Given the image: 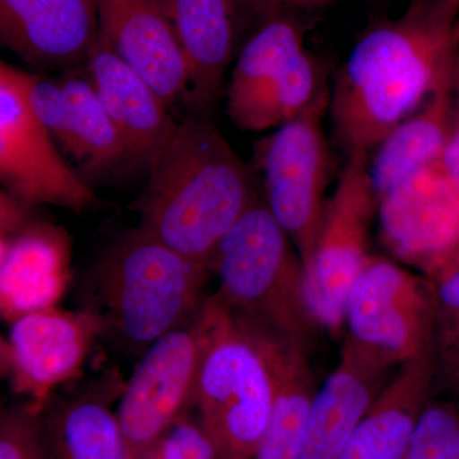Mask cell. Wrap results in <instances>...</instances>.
Masks as SVG:
<instances>
[{
	"label": "cell",
	"mask_w": 459,
	"mask_h": 459,
	"mask_svg": "<svg viewBox=\"0 0 459 459\" xmlns=\"http://www.w3.org/2000/svg\"><path fill=\"white\" fill-rule=\"evenodd\" d=\"M98 39L169 108L188 91V72L162 0H96Z\"/></svg>",
	"instance_id": "13"
},
{
	"label": "cell",
	"mask_w": 459,
	"mask_h": 459,
	"mask_svg": "<svg viewBox=\"0 0 459 459\" xmlns=\"http://www.w3.org/2000/svg\"><path fill=\"white\" fill-rule=\"evenodd\" d=\"M210 267L140 228L108 247L93 270V307L105 334L122 351L141 356L188 323L204 303Z\"/></svg>",
	"instance_id": "4"
},
{
	"label": "cell",
	"mask_w": 459,
	"mask_h": 459,
	"mask_svg": "<svg viewBox=\"0 0 459 459\" xmlns=\"http://www.w3.org/2000/svg\"><path fill=\"white\" fill-rule=\"evenodd\" d=\"M0 186L27 207L82 212L95 204L89 181L65 161L27 108L16 68L0 62Z\"/></svg>",
	"instance_id": "10"
},
{
	"label": "cell",
	"mask_w": 459,
	"mask_h": 459,
	"mask_svg": "<svg viewBox=\"0 0 459 459\" xmlns=\"http://www.w3.org/2000/svg\"><path fill=\"white\" fill-rule=\"evenodd\" d=\"M186 72L189 99L201 110L221 91L237 40L234 0H162Z\"/></svg>",
	"instance_id": "18"
},
{
	"label": "cell",
	"mask_w": 459,
	"mask_h": 459,
	"mask_svg": "<svg viewBox=\"0 0 459 459\" xmlns=\"http://www.w3.org/2000/svg\"><path fill=\"white\" fill-rule=\"evenodd\" d=\"M12 371V353L8 340L0 336V377H9Z\"/></svg>",
	"instance_id": "34"
},
{
	"label": "cell",
	"mask_w": 459,
	"mask_h": 459,
	"mask_svg": "<svg viewBox=\"0 0 459 459\" xmlns=\"http://www.w3.org/2000/svg\"><path fill=\"white\" fill-rule=\"evenodd\" d=\"M325 87L316 60L304 50L273 82L231 117L232 123L247 132L279 128L303 113Z\"/></svg>",
	"instance_id": "25"
},
{
	"label": "cell",
	"mask_w": 459,
	"mask_h": 459,
	"mask_svg": "<svg viewBox=\"0 0 459 459\" xmlns=\"http://www.w3.org/2000/svg\"><path fill=\"white\" fill-rule=\"evenodd\" d=\"M328 107L325 87L303 113L272 133L259 151L265 205L294 244L304 270L312 259L325 204L329 152L322 122Z\"/></svg>",
	"instance_id": "7"
},
{
	"label": "cell",
	"mask_w": 459,
	"mask_h": 459,
	"mask_svg": "<svg viewBox=\"0 0 459 459\" xmlns=\"http://www.w3.org/2000/svg\"><path fill=\"white\" fill-rule=\"evenodd\" d=\"M147 169L141 228L205 264L258 201L249 166L208 120L190 117L175 124Z\"/></svg>",
	"instance_id": "2"
},
{
	"label": "cell",
	"mask_w": 459,
	"mask_h": 459,
	"mask_svg": "<svg viewBox=\"0 0 459 459\" xmlns=\"http://www.w3.org/2000/svg\"><path fill=\"white\" fill-rule=\"evenodd\" d=\"M98 319L89 310L51 307L12 322V388L36 406L45 407L57 386L80 376L96 337Z\"/></svg>",
	"instance_id": "12"
},
{
	"label": "cell",
	"mask_w": 459,
	"mask_h": 459,
	"mask_svg": "<svg viewBox=\"0 0 459 459\" xmlns=\"http://www.w3.org/2000/svg\"><path fill=\"white\" fill-rule=\"evenodd\" d=\"M71 108L74 150L72 156L87 175H101L131 162L117 126L102 107L89 78L60 81Z\"/></svg>",
	"instance_id": "24"
},
{
	"label": "cell",
	"mask_w": 459,
	"mask_h": 459,
	"mask_svg": "<svg viewBox=\"0 0 459 459\" xmlns=\"http://www.w3.org/2000/svg\"><path fill=\"white\" fill-rule=\"evenodd\" d=\"M144 459H220L210 437L189 415L178 420Z\"/></svg>",
	"instance_id": "29"
},
{
	"label": "cell",
	"mask_w": 459,
	"mask_h": 459,
	"mask_svg": "<svg viewBox=\"0 0 459 459\" xmlns=\"http://www.w3.org/2000/svg\"><path fill=\"white\" fill-rule=\"evenodd\" d=\"M435 13L446 20H459V0H429Z\"/></svg>",
	"instance_id": "33"
},
{
	"label": "cell",
	"mask_w": 459,
	"mask_h": 459,
	"mask_svg": "<svg viewBox=\"0 0 459 459\" xmlns=\"http://www.w3.org/2000/svg\"><path fill=\"white\" fill-rule=\"evenodd\" d=\"M404 459H459V413L443 404H425Z\"/></svg>",
	"instance_id": "28"
},
{
	"label": "cell",
	"mask_w": 459,
	"mask_h": 459,
	"mask_svg": "<svg viewBox=\"0 0 459 459\" xmlns=\"http://www.w3.org/2000/svg\"><path fill=\"white\" fill-rule=\"evenodd\" d=\"M238 7H250L255 9H267L279 4L281 0H234Z\"/></svg>",
	"instance_id": "35"
},
{
	"label": "cell",
	"mask_w": 459,
	"mask_h": 459,
	"mask_svg": "<svg viewBox=\"0 0 459 459\" xmlns=\"http://www.w3.org/2000/svg\"><path fill=\"white\" fill-rule=\"evenodd\" d=\"M434 281L440 307L455 322V332L459 336V264L443 272Z\"/></svg>",
	"instance_id": "31"
},
{
	"label": "cell",
	"mask_w": 459,
	"mask_h": 459,
	"mask_svg": "<svg viewBox=\"0 0 459 459\" xmlns=\"http://www.w3.org/2000/svg\"><path fill=\"white\" fill-rule=\"evenodd\" d=\"M113 394L86 391L42 410L48 459H131Z\"/></svg>",
	"instance_id": "21"
},
{
	"label": "cell",
	"mask_w": 459,
	"mask_h": 459,
	"mask_svg": "<svg viewBox=\"0 0 459 459\" xmlns=\"http://www.w3.org/2000/svg\"><path fill=\"white\" fill-rule=\"evenodd\" d=\"M201 353L197 314L142 353L115 410L131 459L146 458L172 425L188 415Z\"/></svg>",
	"instance_id": "9"
},
{
	"label": "cell",
	"mask_w": 459,
	"mask_h": 459,
	"mask_svg": "<svg viewBox=\"0 0 459 459\" xmlns=\"http://www.w3.org/2000/svg\"><path fill=\"white\" fill-rule=\"evenodd\" d=\"M433 368L430 346L401 364L371 402L340 459H404L425 407Z\"/></svg>",
	"instance_id": "19"
},
{
	"label": "cell",
	"mask_w": 459,
	"mask_h": 459,
	"mask_svg": "<svg viewBox=\"0 0 459 459\" xmlns=\"http://www.w3.org/2000/svg\"><path fill=\"white\" fill-rule=\"evenodd\" d=\"M16 78L27 108L54 142L71 153L74 150L71 108L62 82L16 68Z\"/></svg>",
	"instance_id": "26"
},
{
	"label": "cell",
	"mask_w": 459,
	"mask_h": 459,
	"mask_svg": "<svg viewBox=\"0 0 459 459\" xmlns=\"http://www.w3.org/2000/svg\"><path fill=\"white\" fill-rule=\"evenodd\" d=\"M71 243L50 223L30 222L9 241L0 262V318L56 307L71 280Z\"/></svg>",
	"instance_id": "16"
},
{
	"label": "cell",
	"mask_w": 459,
	"mask_h": 459,
	"mask_svg": "<svg viewBox=\"0 0 459 459\" xmlns=\"http://www.w3.org/2000/svg\"><path fill=\"white\" fill-rule=\"evenodd\" d=\"M457 80V78H455ZM455 81L443 84L421 108L398 124L377 146L369 174L376 198L429 166L439 164L451 137Z\"/></svg>",
	"instance_id": "20"
},
{
	"label": "cell",
	"mask_w": 459,
	"mask_h": 459,
	"mask_svg": "<svg viewBox=\"0 0 459 459\" xmlns=\"http://www.w3.org/2000/svg\"><path fill=\"white\" fill-rule=\"evenodd\" d=\"M455 90L458 91L457 113H455L451 137H449L442 159H440V166H442L444 174L459 193V86L457 82H455Z\"/></svg>",
	"instance_id": "32"
},
{
	"label": "cell",
	"mask_w": 459,
	"mask_h": 459,
	"mask_svg": "<svg viewBox=\"0 0 459 459\" xmlns=\"http://www.w3.org/2000/svg\"><path fill=\"white\" fill-rule=\"evenodd\" d=\"M369 153L349 155L337 188L325 202L312 259L305 270L307 300L320 327L340 333L353 283L369 258L377 198Z\"/></svg>",
	"instance_id": "6"
},
{
	"label": "cell",
	"mask_w": 459,
	"mask_h": 459,
	"mask_svg": "<svg viewBox=\"0 0 459 459\" xmlns=\"http://www.w3.org/2000/svg\"><path fill=\"white\" fill-rule=\"evenodd\" d=\"M201 362L192 409L220 459H250L272 407L273 334L228 307L216 294L197 313Z\"/></svg>",
	"instance_id": "3"
},
{
	"label": "cell",
	"mask_w": 459,
	"mask_h": 459,
	"mask_svg": "<svg viewBox=\"0 0 459 459\" xmlns=\"http://www.w3.org/2000/svg\"><path fill=\"white\" fill-rule=\"evenodd\" d=\"M9 241H11V238H0V262L3 261L5 253H7Z\"/></svg>",
	"instance_id": "36"
},
{
	"label": "cell",
	"mask_w": 459,
	"mask_h": 459,
	"mask_svg": "<svg viewBox=\"0 0 459 459\" xmlns=\"http://www.w3.org/2000/svg\"><path fill=\"white\" fill-rule=\"evenodd\" d=\"M344 325V343L391 370L430 346V300L418 277L369 255L350 292Z\"/></svg>",
	"instance_id": "8"
},
{
	"label": "cell",
	"mask_w": 459,
	"mask_h": 459,
	"mask_svg": "<svg viewBox=\"0 0 459 459\" xmlns=\"http://www.w3.org/2000/svg\"><path fill=\"white\" fill-rule=\"evenodd\" d=\"M44 407L0 402V459H48Z\"/></svg>",
	"instance_id": "27"
},
{
	"label": "cell",
	"mask_w": 459,
	"mask_h": 459,
	"mask_svg": "<svg viewBox=\"0 0 459 459\" xmlns=\"http://www.w3.org/2000/svg\"><path fill=\"white\" fill-rule=\"evenodd\" d=\"M459 20L420 2L400 20L365 33L329 96L338 140L349 155L369 153L425 100L457 78Z\"/></svg>",
	"instance_id": "1"
},
{
	"label": "cell",
	"mask_w": 459,
	"mask_h": 459,
	"mask_svg": "<svg viewBox=\"0 0 459 459\" xmlns=\"http://www.w3.org/2000/svg\"><path fill=\"white\" fill-rule=\"evenodd\" d=\"M30 222V207L0 186V238L16 237Z\"/></svg>",
	"instance_id": "30"
},
{
	"label": "cell",
	"mask_w": 459,
	"mask_h": 459,
	"mask_svg": "<svg viewBox=\"0 0 459 459\" xmlns=\"http://www.w3.org/2000/svg\"><path fill=\"white\" fill-rule=\"evenodd\" d=\"M377 213L395 258L433 280L459 264V193L440 162L377 197Z\"/></svg>",
	"instance_id": "11"
},
{
	"label": "cell",
	"mask_w": 459,
	"mask_h": 459,
	"mask_svg": "<svg viewBox=\"0 0 459 459\" xmlns=\"http://www.w3.org/2000/svg\"><path fill=\"white\" fill-rule=\"evenodd\" d=\"M455 82H457L459 86V63H458V69H457V80H455Z\"/></svg>",
	"instance_id": "37"
},
{
	"label": "cell",
	"mask_w": 459,
	"mask_h": 459,
	"mask_svg": "<svg viewBox=\"0 0 459 459\" xmlns=\"http://www.w3.org/2000/svg\"><path fill=\"white\" fill-rule=\"evenodd\" d=\"M304 50L303 31L294 21L276 17L265 22L238 54L228 89L230 117L273 82Z\"/></svg>",
	"instance_id": "23"
},
{
	"label": "cell",
	"mask_w": 459,
	"mask_h": 459,
	"mask_svg": "<svg viewBox=\"0 0 459 459\" xmlns=\"http://www.w3.org/2000/svg\"><path fill=\"white\" fill-rule=\"evenodd\" d=\"M216 295L235 312L307 350L320 328L307 300L300 256L265 204L255 202L208 263Z\"/></svg>",
	"instance_id": "5"
},
{
	"label": "cell",
	"mask_w": 459,
	"mask_h": 459,
	"mask_svg": "<svg viewBox=\"0 0 459 459\" xmlns=\"http://www.w3.org/2000/svg\"><path fill=\"white\" fill-rule=\"evenodd\" d=\"M386 373L344 343L337 367L316 389L298 459H340Z\"/></svg>",
	"instance_id": "17"
},
{
	"label": "cell",
	"mask_w": 459,
	"mask_h": 459,
	"mask_svg": "<svg viewBox=\"0 0 459 459\" xmlns=\"http://www.w3.org/2000/svg\"><path fill=\"white\" fill-rule=\"evenodd\" d=\"M86 65L90 82L123 138L129 160L147 168L177 124L168 105L98 38Z\"/></svg>",
	"instance_id": "15"
},
{
	"label": "cell",
	"mask_w": 459,
	"mask_h": 459,
	"mask_svg": "<svg viewBox=\"0 0 459 459\" xmlns=\"http://www.w3.org/2000/svg\"><path fill=\"white\" fill-rule=\"evenodd\" d=\"M96 38V0H0V47L36 68L86 60Z\"/></svg>",
	"instance_id": "14"
},
{
	"label": "cell",
	"mask_w": 459,
	"mask_h": 459,
	"mask_svg": "<svg viewBox=\"0 0 459 459\" xmlns=\"http://www.w3.org/2000/svg\"><path fill=\"white\" fill-rule=\"evenodd\" d=\"M307 352L273 334V407L261 443L250 459H298L316 394Z\"/></svg>",
	"instance_id": "22"
}]
</instances>
